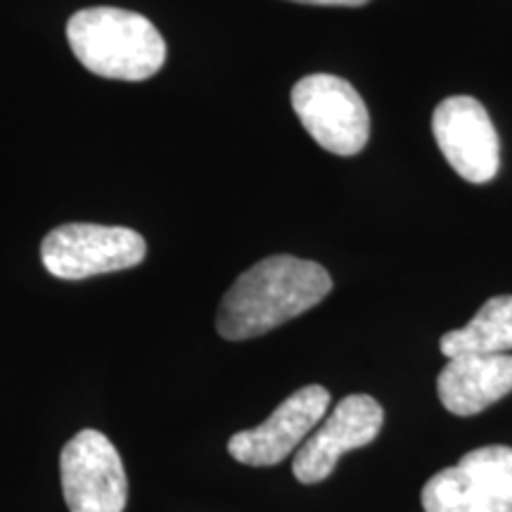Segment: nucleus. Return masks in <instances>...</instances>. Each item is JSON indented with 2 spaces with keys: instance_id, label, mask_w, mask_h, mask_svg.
<instances>
[{
  "instance_id": "obj_1",
  "label": "nucleus",
  "mask_w": 512,
  "mask_h": 512,
  "mask_svg": "<svg viewBox=\"0 0 512 512\" xmlns=\"http://www.w3.org/2000/svg\"><path fill=\"white\" fill-rule=\"evenodd\" d=\"M330 290V273L316 261L290 254L268 256L242 273L223 294L216 330L230 342L266 335L318 306Z\"/></svg>"
},
{
  "instance_id": "obj_2",
  "label": "nucleus",
  "mask_w": 512,
  "mask_h": 512,
  "mask_svg": "<svg viewBox=\"0 0 512 512\" xmlns=\"http://www.w3.org/2000/svg\"><path fill=\"white\" fill-rule=\"evenodd\" d=\"M76 60L88 72L117 81H145L166 60V43L150 19L121 8H86L67 22Z\"/></svg>"
},
{
  "instance_id": "obj_3",
  "label": "nucleus",
  "mask_w": 512,
  "mask_h": 512,
  "mask_svg": "<svg viewBox=\"0 0 512 512\" xmlns=\"http://www.w3.org/2000/svg\"><path fill=\"white\" fill-rule=\"evenodd\" d=\"M292 110L309 136L332 155L351 157L368 145V107L342 76H304L292 88Z\"/></svg>"
},
{
  "instance_id": "obj_4",
  "label": "nucleus",
  "mask_w": 512,
  "mask_h": 512,
  "mask_svg": "<svg viewBox=\"0 0 512 512\" xmlns=\"http://www.w3.org/2000/svg\"><path fill=\"white\" fill-rule=\"evenodd\" d=\"M425 512H512V448L482 446L422 489Z\"/></svg>"
},
{
  "instance_id": "obj_5",
  "label": "nucleus",
  "mask_w": 512,
  "mask_h": 512,
  "mask_svg": "<svg viewBox=\"0 0 512 512\" xmlns=\"http://www.w3.org/2000/svg\"><path fill=\"white\" fill-rule=\"evenodd\" d=\"M143 235L131 228L100 223H67L50 230L41 245L43 266L60 280H86L124 271L145 259Z\"/></svg>"
},
{
  "instance_id": "obj_6",
  "label": "nucleus",
  "mask_w": 512,
  "mask_h": 512,
  "mask_svg": "<svg viewBox=\"0 0 512 512\" xmlns=\"http://www.w3.org/2000/svg\"><path fill=\"white\" fill-rule=\"evenodd\" d=\"M60 479L69 512H124L128 479L119 451L98 430H81L60 456Z\"/></svg>"
},
{
  "instance_id": "obj_7",
  "label": "nucleus",
  "mask_w": 512,
  "mask_h": 512,
  "mask_svg": "<svg viewBox=\"0 0 512 512\" xmlns=\"http://www.w3.org/2000/svg\"><path fill=\"white\" fill-rule=\"evenodd\" d=\"M432 133L460 178L477 185L494 181L501 166V143L482 102L470 95L441 100L432 114Z\"/></svg>"
},
{
  "instance_id": "obj_8",
  "label": "nucleus",
  "mask_w": 512,
  "mask_h": 512,
  "mask_svg": "<svg viewBox=\"0 0 512 512\" xmlns=\"http://www.w3.org/2000/svg\"><path fill=\"white\" fill-rule=\"evenodd\" d=\"M384 425V411L373 396L351 394L337 403L335 411L311 432L294 453L292 472L302 484L328 479L337 460L354 448L368 446Z\"/></svg>"
},
{
  "instance_id": "obj_9",
  "label": "nucleus",
  "mask_w": 512,
  "mask_h": 512,
  "mask_svg": "<svg viewBox=\"0 0 512 512\" xmlns=\"http://www.w3.org/2000/svg\"><path fill=\"white\" fill-rule=\"evenodd\" d=\"M330 408V392L320 384L297 389L280 403L271 418L254 430L238 432L228 441V453L242 465L271 467L297 451L323 422Z\"/></svg>"
},
{
  "instance_id": "obj_10",
  "label": "nucleus",
  "mask_w": 512,
  "mask_h": 512,
  "mask_svg": "<svg viewBox=\"0 0 512 512\" xmlns=\"http://www.w3.org/2000/svg\"><path fill=\"white\" fill-rule=\"evenodd\" d=\"M437 392L448 413L470 418L512 392L510 354H463L448 358L437 377Z\"/></svg>"
},
{
  "instance_id": "obj_11",
  "label": "nucleus",
  "mask_w": 512,
  "mask_h": 512,
  "mask_svg": "<svg viewBox=\"0 0 512 512\" xmlns=\"http://www.w3.org/2000/svg\"><path fill=\"white\" fill-rule=\"evenodd\" d=\"M439 347L446 358L508 354L512 351V294L491 297L465 328L446 332Z\"/></svg>"
},
{
  "instance_id": "obj_12",
  "label": "nucleus",
  "mask_w": 512,
  "mask_h": 512,
  "mask_svg": "<svg viewBox=\"0 0 512 512\" xmlns=\"http://www.w3.org/2000/svg\"><path fill=\"white\" fill-rule=\"evenodd\" d=\"M294 3H304V5H330V8H361V5L370 3V0H294Z\"/></svg>"
}]
</instances>
